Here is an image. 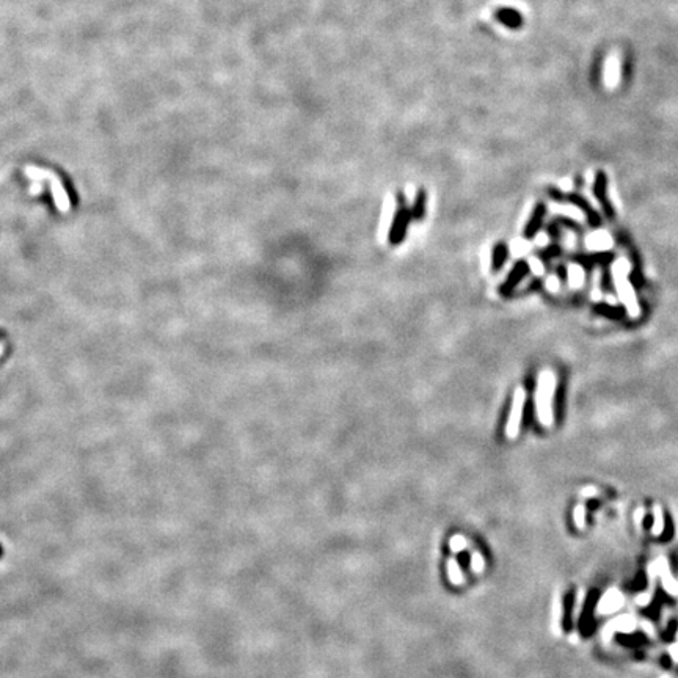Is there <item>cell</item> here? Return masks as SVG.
I'll return each instance as SVG.
<instances>
[{"instance_id": "cell-3", "label": "cell", "mask_w": 678, "mask_h": 678, "mask_svg": "<svg viewBox=\"0 0 678 678\" xmlns=\"http://www.w3.org/2000/svg\"><path fill=\"white\" fill-rule=\"evenodd\" d=\"M24 173H25L27 178H30V179H33L36 182L38 181H47L49 189H50L52 196H53V203H55L56 209H59L60 212H68L71 209V201H69L68 192H66L63 182L60 181V178L56 176L55 173L49 172V170H44V168L33 166V165H27L24 168Z\"/></svg>"}, {"instance_id": "cell-1", "label": "cell", "mask_w": 678, "mask_h": 678, "mask_svg": "<svg viewBox=\"0 0 678 678\" xmlns=\"http://www.w3.org/2000/svg\"><path fill=\"white\" fill-rule=\"evenodd\" d=\"M554 394L556 375L553 371L545 369L539 375L535 389V411L543 427H551L554 424Z\"/></svg>"}, {"instance_id": "cell-5", "label": "cell", "mask_w": 678, "mask_h": 678, "mask_svg": "<svg viewBox=\"0 0 678 678\" xmlns=\"http://www.w3.org/2000/svg\"><path fill=\"white\" fill-rule=\"evenodd\" d=\"M410 215H411V212L402 203L399 206L398 212H396V218H394V223H392V230H391V236H389L392 243H399L404 239L405 231H407V226H408Z\"/></svg>"}, {"instance_id": "cell-4", "label": "cell", "mask_w": 678, "mask_h": 678, "mask_svg": "<svg viewBox=\"0 0 678 678\" xmlns=\"http://www.w3.org/2000/svg\"><path fill=\"white\" fill-rule=\"evenodd\" d=\"M524 402H526V391H524L523 386H520L514 392L512 408H511V415H509L507 427H505V434H507L509 438H517L518 437L520 426H521V419H523Z\"/></svg>"}, {"instance_id": "cell-12", "label": "cell", "mask_w": 678, "mask_h": 678, "mask_svg": "<svg viewBox=\"0 0 678 678\" xmlns=\"http://www.w3.org/2000/svg\"><path fill=\"white\" fill-rule=\"evenodd\" d=\"M560 617H562V603L559 595H556L553 603V631L554 634L560 633Z\"/></svg>"}, {"instance_id": "cell-22", "label": "cell", "mask_w": 678, "mask_h": 678, "mask_svg": "<svg viewBox=\"0 0 678 678\" xmlns=\"http://www.w3.org/2000/svg\"><path fill=\"white\" fill-rule=\"evenodd\" d=\"M581 493H582V496H587V498H590V496H595V495H597L598 492H597V488H595V487H586V488H584V490H582Z\"/></svg>"}, {"instance_id": "cell-8", "label": "cell", "mask_w": 678, "mask_h": 678, "mask_svg": "<svg viewBox=\"0 0 678 678\" xmlns=\"http://www.w3.org/2000/svg\"><path fill=\"white\" fill-rule=\"evenodd\" d=\"M495 17L509 28H520L523 24V17L517 10L512 8H499L495 13Z\"/></svg>"}, {"instance_id": "cell-19", "label": "cell", "mask_w": 678, "mask_h": 678, "mask_svg": "<svg viewBox=\"0 0 678 678\" xmlns=\"http://www.w3.org/2000/svg\"><path fill=\"white\" fill-rule=\"evenodd\" d=\"M669 653H670L672 660H673L675 663H678V639H676V642H675L673 645L669 647Z\"/></svg>"}, {"instance_id": "cell-21", "label": "cell", "mask_w": 678, "mask_h": 678, "mask_svg": "<svg viewBox=\"0 0 678 678\" xmlns=\"http://www.w3.org/2000/svg\"><path fill=\"white\" fill-rule=\"evenodd\" d=\"M550 242V239H548V236L547 234H537V237H535V243L537 245H540V247H545L547 243Z\"/></svg>"}, {"instance_id": "cell-20", "label": "cell", "mask_w": 678, "mask_h": 678, "mask_svg": "<svg viewBox=\"0 0 678 678\" xmlns=\"http://www.w3.org/2000/svg\"><path fill=\"white\" fill-rule=\"evenodd\" d=\"M644 514H645L644 507H639L637 511L634 512V523H636L637 526H641V523H642V520H644Z\"/></svg>"}, {"instance_id": "cell-25", "label": "cell", "mask_w": 678, "mask_h": 678, "mask_svg": "<svg viewBox=\"0 0 678 678\" xmlns=\"http://www.w3.org/2000/svg\"><path fill=\"white\" fill-rule=\"evenodd\" d=\"M663 678H670V676H663Z\"/></svg>"}, {"instance_id": "cell-9", "label": "cell", "mask_w": 678, "mask_h": 678, "mask_svg": "<svg viewBox=\"0 0 678 678\" xmlns=\"http://www.w3.org/2000/svg\"><path fill=\"white\" fill-rule=\"evenodd\" d=\"M567 273H569V288H570V289L576 291V289H581V288L584 286V282H586V272H584V269H582L579 264H575V262L570 264Z\"/></svg>"}, {"instance_id": "cell-10", "label": "cell", "mask_w": 678, "mask_h": 678, "mask_svg": "<svg viewBox=\"0 0 678 678\" xmlns=\"http://www.w3.org/2000/svg\"><path fill=\"white\" fill-rule=\"evenodd\" d=\"M611 625L614 628V631H620V633H633L637 627V620L633 615H620L615 620L611 622Z\"/></svg>"}, {"instance_id": "cell-16", "label": "cell", "mask_w": 678, "mask_h": 678, "mask_svg": "<svg viewBox=\"0 0 678 678\" xmlns=\"http://www.w3.org/2000/svg\"><path fill=\"white\" fill-rule=\"evenodd\" d=\"M547 289L550 292H557L560 289V281L557 278V275H550L547 279Z\"/></svg>"}, {"instance_id": "cell-24", "label": "cell", "mask_w": 678, "mask_h": 678, "mask_svg": "<svg viewBox=\"0 0 678 678\" xmlns=\"http://www.w3.org/2000/svg\"><path fill=\"white\" fill-rule=\"evenodd\" d=\"M2 554H4V548H2V545H0V557H2Z\"/></svg>"}, {"instance_id": "cell-2", "label": "cell", "mask_w": 678, "mask_h": 678, "mask_svg": "<svg viewBox=\"0 0 678 678\" xmlns=\"http://www.w3.org/2000/svg\"><path fill=\"white\" fill-rule=\"evenodd\" d=\"M630 270H631L630 261L627 258H618L612 266V276H614V285H615V289L618 294V300L624 303L628 316L636 319L641 314V306L637 303L634 288L631 285V281L628 279Z\"/></svg>"}, {"instance_id": "cell-15", "label": "cell", "mask_w": 678, "mask_h": 678, "mask_svg": "<svg viewBox=\"0 0 678 678\" xmlns=\"http://www.w3.org/2000/svg\"><path fill=\"white\" fill-rule=\"evenodd\" d=\"M529 269H531V272L534 273V275H537V276H542L543 275V272H545V267H543V262L540 261V259H537V258H529Z\"/></svg>"}, {"instance_id": "cell-11", "label": "cell", "mask_w": 678, "mask_h": 678, "mask_svg": "<svg viewBox=\"0 0 678 678\" xmlns=\"http://www.w3.org/2000/svg\"><path fill=\"white\" fill-rule=\"evenodd\" d=\"M664 531V515H663V509L661 505H653V526H652V534L655 537L661 535Z\"/></svg>"}, {"instance_id": "cell-6", "label": "cell", "mask_w": 678, "mask_h": 678, "mask_svg": "<svg viewBox=\"0 0 678 678\" xmlns=\"http://www.w3.org/2000/svg\"><path fill=\"white\" fill-rule=\"evenodd\" d=\"M622 606H624V595L617 589H611L600 598L597 611L600 614H612L618 611Z\"/></svg>"}, {"instance_id": "cell-13", "label": "cell", "mask_w": 678, "mask_h": 678, "mask_svg": "<svg viewBox=\"0 0 678 678\" xmlns=\"http://www.w3.org/2000/svg\"><path fill=\"white\" fill-rule=\"evenodd\" d=\"M424 214H426V195H424V192H419L418 196H416V201H415L411 215L416 220H421L424 217Z\"/></svg>"}, {"instance_id": "cell-17", "label": "cell", "mask_w": 678, "mask_h": 678, "mask_svg": "<svg viewBox=\"0 0 678 678\" xmlns=\"http://www.w3.org/2000/svg\"><path fill=\"white\" fill-rule=\"evenodd\" d=\"M482 569H484V560H482V557H480V554L474 553V554H473V570H474V572H482Z\"/></svg>"}, {"instance_id": "cell-7", "label": "cell", "mask_w": 678, "mask_h": 678, "mask_svg": "<svg viewBox=\"0 0 678 678\" xmlns=\"http://www.w3.org/2000/svg\"><path fill=\"white\" fill-rule=\"evenodd\" d=\"M586 247L589 251H593V253L608 251L614 247V240H612L611 234H608L606 231H595V233L587 236Z\"/></svg>"}, {"instance_id": "cell-18", "label": "cell", "mask_w": 678, "mask_h": 678, "mask_svg": "<svg viewBox=\"0 0 678 678\" xmlns=\"http://www.w3.org/2000/svg\"><path fill=\"white\" fill-rule=\"evenodd\" d=\"M650 600H652V595H650V593H641V595L636 597V605L637 606H647L650 603Z\"/></svg>"}, {"instance_id": "cell-14", "label": "cell", "mask_w": 678, "mask_h": 678, "mask_svg": "<svg viewBox=\"0 0 678 678\" xmlns=\"http://www.w3.org/2000/svg\"><path fill=\"white\" fill-rule=\"evenodd\" d=\"M573 521L578 529H584L586 526V509L582 504H578L573 511Z\"/></svg>"}, {"instance_id": "cell-23", "label": "cell", "mask_w": 678, "mask_h": 678, "mask_svg": "<svg viewBox=\"0 0 678 678\" xmlns=\"http://www.w3.org/2000/svg\"><path fill=\"white\" fill-rule=\"evenodd\" d=\"M642 625H644V628H645V631H647L648 634H655V631L652 630V625H650V624H647V622H644Z\"/></svg>"}]
</instances>
